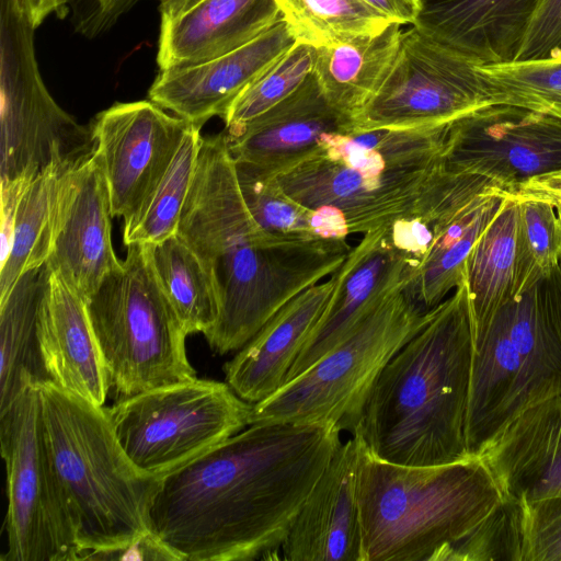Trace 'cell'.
Instances as JSON below:
<instances>
[{
  "instance_id": "obj_36",
  "label": "cell",
  "mask_w": 561,
  "mask_h": 561,
  "mask_svg": "<svg viewBox=\"0 0 561 561\" xmlns=\"http://www.w3.org/2000/svg\"><path fill=\"white\" fill-rule=\"evenodd\" d=\"M494 104H511L561 118V58L480 66Z\"/></svg>"
},
{
  "instance_id": "obj_30",
  "label": "cell",
  "mask_w": 561,
  "mask_h": 561,
  "mask_svg": "<svg viewBox=\"0 0 561 561\" xmlns=\"http://www.w3.org/2000/svg\"><path fill=\"white\" fill-rule=\"evenodd\" d=\"M73 167V165H72ZM71 167L51 165L31 181L16 206L12 240L0 266V299L26 272L48 260L54 229V209L61 174Z\"/></svg>"
},
{
  "instance_id": "obj_6",
  "label": "cell",
  "mask_w": 561,
  "mask_h": 561,
  "mask_svg": "<svg viewBox=\"0 0 561 561\" xmlns=\"http://www.w3.org/2000/svg\"><path fill=\"white\" fill-rule=\"evenodd\" d=\"M355 438L364 561H445L503 497L480 456L405 466L377 458Z\"/></svg>"
},
{
  "instance_id": "obj_15",
  "label": "cell",
  "mask_w": 561,
  "mask_h": 561,
  "mask_svg": "<svg viewBox=\"0 0 561 561\" xmlns=\"http://www.w3.org/2000/svg\"><path fill=\"white\" fill-rule=\"evenodd\" d=\"M192 124L150 100L115 103L90 128L112 216L130 218L168 170Z\"/></svg>"
},
{
  "instance_id": "obj_5",
  "label": "cell",
  "mask_w": 561,
  "mask_h": 561,
  "mask_svg": "<svg viewBox=\"0 0 561 561\" xmlns=\"http://www.w3.org/2000/svg\"><path fill=\"white\" fill-rule=\"evenodd\" d=\"M37 386L48 457L81 560L133 545L151 531L150 510L162 479L129 460L107 409L49 380Z\"/></svg>"
},
{
  "instance_id": "obj_12",
  "label": "cell",
  "mask_w": 561,
  "mask_h": 561,
  "mask_svg": "<svg viewBox=\"0 0 561 561\" xmlns=\"http://www.w3.org/2000/svg\"><path fill=\"white\" fill-rule=\"evenodd\" d=\"M5 463L7 550L2 561L81 560L75 530L44 437L37 382L27 380L0 412Z\"/></svg>"
},
{
  "instance_id": "obj_13",
  "label": "cell",
  "mask_w": 561,
  "mask_h": 561,
  "mask_svg": "<svg viewBox=\"0 0 561 561\" xmlns=\"http://www.w3.org/2000/svg\"><path fill=\"white\" fill-rule=\"evenodd\" d=\"M491 104L480 65L411 27L352 131L445 125Z\"/></svg>"
},
{
  "instance_id": "obj_3",
  "label": "cell",
  "mask_w": 561,
  "mask_h": 561,
  "mask_svg": "<svg viewBox=\"0 0 561 561\" xmlns=\"http://www.w3.org/2000/svg\"><path fill=\"white\" fill-rule=\"evenodd\" d=\"M448 125L327 133L275 175L297 203L334 209L350 234L414 216L448 219L478 195L500 190L484 176L446 168Z\"/></svg>"
},
{
  "instance_id": "obj_26",
  "label": "cell",
  "mask_w": 561,
  "mask_h": 561,
  "mask_svg": "<svg viewBox=\"0 0 561 561\" xmlns=\"http://www.w3.org/2000/svg\"><path fill=\"white\" fill-rule=\"evenodd\" d=\"M391 22L376 34L317 48L313 75L329 105L354 125L387 76L402 31Z\"/></svg>"
},
{
  "instance_id": "obj_33",
  "label": "cell",
  "mask_w": 561,
  "mask_h": 561,
  "mask_svg": "<svg viewBox=\"0 0 561 561\" xmlns=\"http://www.w3.org/2000/svg\"><path fill=\"white\" fill-rule=\"evenodd\" d=\"M296 42L314 48L376 34L391 22L360 0H275Z\"/></svg>"
},
{
  "instance_id": "obj_20",
  "label": "cell",
  "mask_w": 561,
  "mask_h": 561,
  "mask_svg": "<svg viewBox=\"0 0 561 561\" xmlns=\"http://www.w3.org/2000/svg\"><path fill=\"white\" fill-rule=\"evenodd\" d=\"M38 347L49 381L103 407L111 382L87 302L51 270L39 307Z\"/></svg>"
},
{
  "instance_id": "obj_34",
  "label": "cell",
  "mask_w": 561,
  "mask_h": 561,
  "mask_svg": "<svg viewBox=\"0 0 561 561\" xmlns=\"http://www.w3.org/2000/svg\"><path fill=\"white\" fill-rule=\"evenodd\" d=\"M234 164L242 197L261 228L284 238H325L321 214L289 197L275 174L243 162Z\"/></svg>"
},
{
  "instance_id": "obj_42",
  "label": "cell",
  "mask_w": 561,
  "mask_h": 561,
  "mask_svg": "<svg viewBox=\"0 0 561 561\" xmlns=\"http://www.w3.org/2000/svg\"><path fill=\"white\" fill-rule=\"evenodd\" d=\"M506 197L515 201H542L561 205V170L531 176L513 184L503 191Z\"/></svg>"
},
{
  "instance_id": "obj_39",
  "label": "cell",
  "mask_w": 561,
  "mask_h": 561,
  "mask_svg": "<svg viewBox=\"0 0 561 561\" xmlns=\"http://www.w3.org/2000/svg\"><path fill=\"white\" fill-rule=\"evenodd\" d=\"M524 561H561V496L525 504Z\"/></svg>"
},
{
  "instance_id": "obj_4",
  "label": "cell",
  "mask_w": 561,
  "mask_h": 561,
  "mask_svg": "<svg viewBox=\"0 0 561 561\" xmlns=\"http://www.w3.org/2000/svg\"><path fill=\"white\" fill-rule=\"evenodd\" d=\"M473 335L463 280L385 365L347 431L405 466L465 460Z\"/></svg>"
},
{
  "instance_id": "obj_8",
  "label": "cell",
  "mask_w": 561,
  "mask_h": 561,
  "mask_svg": "<svg viewBox=\"0 0 561 561\" xmlns=\"http://www.w3.org/2000/svg\"><path fill=\"white\" fill-rule=\"evenodd\" d=\"M85 302L111 387L121 398L196 378L187 333L160 287L150 244L128 245L125 260Z\"/></svg>"
},
{
  "instance_id": "obj_1",
  "label": "cell",
  "mask_w": 561,
  "mask_h": 561,
  "mask_svg": "<svg viewBox=\"0 0 561 561\" xmlns=\"http://www.w3.org/2000/svg\"><path fill=\"white\" fill-rule=\"evenodd\" d=\"M334 425L255 423L161 480L151 531L181 561L267 559L341 445Z\"/></svg>"
},
{
  "instance_id": "obj_17",
  "label": "cell",
  "mask_w": 561,
  "mask_h": 561,
  "mask_svg": "<svg viewBox=\"0 0 561 561\" xmlns=\"http://www.w3.org/2000/svg\"><path fill=\"white\" fill-rule=\"evenodd\" d=\"M414 268L415 265L393 245L389 226L363 234L333 273L332 295L286 382L348 337L390 291L409 282Z\"/></svg>"
},
{
  "instance_id": "obj_41",
  "label": "cell",
  "mask_w": 561,
  "mask_h": 561,
  "mask_svg": "<svg viewBox=\"0 0 561 561\" xmlns=\"http://www.w3.org/2000/svg\"><path fill=\"white\" fill-rule=\"evenodd\" d=\"M454 218L433 219L427 217L402 218L389 226L391 241L397 250L415 267L426 256L443 228Z\"/></svg>"
},
{
  "instance_id": "obj_44",
  "label": "cell",
  "mask_w": 561,
  "mask_h": 561,
  "mask_svg": "<svg viewBox=\"0 0 561 561\" xmlns=\"http://www.w3.org/2000/svg\"><path fill=\"white\" fill-rule=\"evenodd\" d=\"M390 22L413 24L420 11L419 0H360Z\"/></svg>"
},
{
  "instance_id": "obj_45",
  "label": "cell",
  "mask_w": 561,
  "mask_h": 561,
  "mask_svg": "<svg viewBox=\"0 0 561 561\" xmlns=\"http://www.w3.org/2000/svg\"><path fill=\"white\" fill-rule=\"evenodd\" d=\"M95 10L83 27L92 31L104 30L138 0H93Z\"/></svg>"
},
{
  "instance_id": "obj_24",
  "label": "cell",
  "mask_w": 561,
  "mask_h": 561,
  "mask_svg": "<svg viewBox=\"0 0 561 561\" xmlns=\"http://www.w3.org/2000/svg\"><path fill=\"white\" fill-rule=\"evenodd\" d=\"M335 278L302 290L279 309L224 365L226 382L244 401L255 404L282 388L309 333L332 295Z\"/></svg>"
},
{
  "instance_id": "obj_23",
  "label": "cell",
  "mask_w": 561,
  "mask_h": 561,
  "mask_svg": "<svg viewBox=\"0 0 561 561\" xmlns=\"http://www.w3.org/2000/svg\"><path fill=\"white\" fill-rule=\"evenodd\" d=\"M541 0H419L413 27L480 66L516 61Z\"/></svg>"
},
{
  "instance_id": "obj_11",
  "label": "cell",
  "mask_w": 561,
  "mask_h": 561,
  "mask_svg": "<svg viewBox=\"0 0 561 561\" xmlns=\"http://www.w3.org/2000/svg\"><path fill=\"white\" fill-rule=\"evenodd\" d=\"M34 30L23 0H1V182L34 180L51 165L72 167L95 150L91 128L47 91Z\"/></svg>"
},
{
  "instance_id": "obj_19",
  "label": "cell",
  "mask_w": 561,
  "mask_h": 561,
  "mask_svg": "<svg viewBox=\"0 0 561 561\" xmlns=\"http://www.w3.org/2000/svg\"><path fill=\"white\" fill-rule=\"evenodd\" d=\"M357 440L341 443L291 523L289 561H364L356 491Z\"/></svg>"
},
{
  "instance_id": "obj_46",
  "label": "cell",
  "mask_w": 561,
  "mask_h": 561,
  "mask_svg": "<svg viewBox=\"0 0 561 561\" xmlns=\"http://www.w3.org/2000/svg\"><path fill=\"white\" fill-rule=\"evenodd\" d=\"M71 0H23L28 20L38 27L50 14H59Z\"/></svg>"
},
{
  "instance_id": "obj_38",
  "label": "cell",
  "mask_w": 561,
  "mask_h": 561,
  "mask_svg": "<svg viewBox=\"0 0 561 561\" xmlns=\"http://www.w3.org/2000/svg\"><path fill=\"white\" fill-rule=\"evenodd\" d=\"M525 504L508 497L501 502L448 551L445 561H524Z\"/></svg>"
},
{
  "instance_id": "obj_40",
  "label": "cell",
  "mask_w": 561,
  "mask_h": 561,
  "mask_svg": "<svg viewBox=\"0 0 561 561\" xmlns=\"http://www.w3.org/2000/svg\"><path fill=\"white\" fill-rule=\"evenodd\" d=\"M559 58H561V0H541L516 61Z\"/></svg>"
},
{
  "instance_id": "obj_2",
  "label": "cell",
  "mask_w": 561,
  "mask_h": 561,
  "mask_svg": "<svg viewBox=\"0 0 561 561\" xmlns=\"http://www.w3.org/2000/svg\"><path fill=\"white\" fill-rule=\"evenodd\" d=\"M175 234L213 279L218 318L204 336L219 355L239 351L289 300L332 275L352 248L347 239L284 238L261 228L222 133L203 137Z\"/></svg>"
},
{
  "instance_id": "obj_43",
  "label": "cell",
  "mask_w": 561,
  "mask_h": 561,
  "mask_svg": "<svg viewBox=\"0 0 561 561\" xmlns=\"http://www.w3.org/2000/svg\"><path fill=\"white\" fill-rule=\"evenodd\" d=\"M88 560H172L181 561L152 531L140 537L133 545L115 551L92 554Z\"/></svg>"
},
{
  "instance_id": "obj_47",
  "label": "cell",
  "mask_w": 561,
  "mask_h": 561,
  "mask_svg": "<svg viewBox=\"0 0 561 561\" xmlns=\"http://www.w3.org/2000/svg\"><path fill=\"white\" fill-rule=\"evenodd\" d=\"M202 0H159L161 20L176 18L195 7Z\"/></svg>"
},
{
  "instance_id": "obj_35",
  "label": "cell",
  "mask_w": 561,
  "mask_h": 561,
  "mask_svg": "<svg viewBox=\"0 0 561 561\" xmlns=\"http://www.w3.org/2000/svg\"><path fill=\"white\" fill-rule=\"evenodd\" d=\"M560 257L561 220L557 206L542 201H519L513 299L557 267Z\"/></svg>"
},
{
  "instance_id": "obj_9",
  "label": "cell",
  "mask_w": 561,
  "mask_h": 561,
  "mask_svg": "<svg viewBox=\"0 0 561 561\" xmlns=\"http://www.w3.org/2000/svg\"><path fill=\"white\" fill-rule=\"evenodd\" d=\"M408 283L390 291L348 337L307 370L253 404L250 424L348 430L381 369L430 318L431 310L413 299Z\"/></svg>"
},
{
  "instance_id": "obj_29",
  "label": "cell",
  "mask_w": 561,
  "mask_h": 561,
  "mask_svg": "<svg viewBox=\"0 0 561 561\" xmlns=\"http://www.w3.org/2000/svg\"><path fill=\"white\" fill-rule=\"evenodd\" d=\"M505 196L495 190L478 195L443 228L407 284L426 310L439 305L465 280V265L474 243L500 210Z\"/></svg>"
},
{
  "instance_id": "obj_32",
  "label": "cell",
  "mask_w": 561,
  "mask_h": 561,
  "mask_svg": "<svg viewBox=\"0 0 561 561\" xmlns=\"http://www.w3.org/2000/svg\"><path fill=\"white\" fill-rule=\"evenodd\" d=\"M201 126L186 130L168 170L136 213L124 221L123 241L157 244L176 233L203 140Z\"/></svg>"
},
{
  "instance_id": "obj_49",
  "label": "cell",
  "mask_w": 561,
  "mask_h": 561,
  "mask_svg": "<svg viewBox=\"0 0 561 561\" xmlns=\"http://www.w3.org/2000/svg\"><path fill=\"white\" fill-rule=\"evenodd\" d=\"M560 267H561V257H560V263H559Z\"/></svg>"
},
{
  "instance_id": "obj_37",
  "label": "cell",
  "mask_w": 561,
  "mask_h": 561,
  "mask_svg": "<svg viewBox=\"0 0 561 561\" xmlns=\"http://www.w3.org/2000/svg\"><path fill=\"white\" fill-rule=\"evenodd\" d=\"M316 56L317 48L296 42L234 99L225 127L243 125L293 94L313 72Z\"/></svg>"
},
{
  "instance_id": "obj_7",
  "label": "cell",
  "mask_w": 561,
  "mask_h": 561,
  "mask_svg": "<svg viewBox=\"0 0 561 561\" xmlns=\"http://www.w3.org/2000/svg\"><path fill=\"white\" fill-rule=\"evenodd\" d=\"M561 394V267L503 306L473 345L466 440L480 456L526 409Z\"/></svg>"
},
{
  "instance_id": "obj_16",
  "label": "cell",
  "mask_w": 561,
  "mask_h": 561,
  "mask_svg": "<svg viewBox=\"0 0 561 561\" xmlns=\"http://www.w3.org/2000/svg\"><path fill=\"white\" fill-rule=\"evenodd\" d=\"M111 216L107 182L94 150L59 179L47 260L85 301L121 262L112 244Z\"/></svg>"
},
{
  "instance_id": "obj_31",
  "label": "cell",
  "mask_w": 561,
  "mask_h": 561,
  "mask_svg": "<svg viewBox=\"0 0 561 561\" xmlns=\"http://www.w3.org/2000/svg\"><path fill=\"white\" fill-rule=\"evenodd\" d=\"M160 287L188 334L208 333L218 318L213 279L198 256L176 236L150 244Z\"/></svg>"
},
{
  "instance_id": "obj_25",
  "label": "cell",
  "mask_w": 561,
  "mask_h": 561,
  "mask_svg": "<svg viewBox=\"0 0 561 561\" xmlns=\"http://www.w3.org/2000/svg\"><path fill=\"white\" fill-rule=\"evenodd\" d=\"M279 18L275 0H202L161 20L157 62L168 70L214 59L253 41Z\"/></svg>"
},
{
  "instance_id": "obj_21",
  "label": "cell",
  "mask_w": 561,
  "mask_h": 561,
  "mask_svg": "<svg viewBox=\"0 0 561 561\" xmlns=\"http://www.w3.org/2000/svg\"><path fill=\"white\" fill-rule=\"evenodd\" d=\"M480 457L504 497L528 504L561 496V394L518 414Z\"/></svg>"
},
{
  "instance_id": "obj_22",
  "label": "cell",
  "mask_w": 561,
  "mask_h": 561,
  "mask_svg": "<svg viewBox=\"0 0 561 561\" xmlns=\"http://www.w3.org/2000/svg\"><path fill=\"white\" fill-rule=\"evenodd\" d=\"M352 131V125L324 99L313 72L288 98L261 116L225 127L234 161L278 173L313 149L322 135Z\"/></svg>"
},
{
  "instance_id": "obj_10",
  "label": "cell",
  "mask_w": 561,
  "mask_h": 561,
  "mask_svg": "<svg viewBox=\"0 0 561 561\" xmlns=\"http://www.w3.org/2000/svg\"><path fill=\"white\" fill-rule=\"evenodd\" d=\"M252 408L227 382L196 377L121 398L107 412L129 460L162 479L249 426Z\"/></svg>"
},
{
  "instance_id": "obj_18",
  "label": "cell",
  "mask_w": 561,
  "mask_h": 561,
  "mask_svg": "<svg viewBox=\"0 0 561 561\" xmlns=\"http://www.w3.org/2000/svg\"><path fill=\"white\" fill-rule=\"evenodd\" d=\"M295 43L280 16L256 38L230 53L160 70L149 89V100L202 127L214 116L222 118L234 99Z\"/></svg>"
},
{
  "instance_id": "obj_14",
  "label": "cell",
  "mask_w": 561,
  "mask_h": 561,
  "mask_svg": "<svg viewBox=\"0 0 561 561\" xmlns=\"http://www.w3.org/2000/svg\"><path fill=\"white\" fill-rule=\"evenodd\" d=\"M443 158L455 173L506 187L561 170V118L511 104H491L449 123Z\"/></svg>"
},
{
  "instance_id": "obj_27",
  "label": "cell",
  "mask_w": 561,
  "mask_h": 561,
  "mask_svg": "<svg viewBox=\"0 0 561 561\" xmlns=\"http://www.w3.org/2000/svg\"><path fill=\"white\" fill-rule=\"evenodd\" d=\"M49 274L46 262L24 273L0 299V412L27 380H48L38 347V313Z\"/></svg>"
},
{
  "instance_id": "obj_28",
  "label": "cell",
  "mask_w": 561,
  "mask_h": 561,
  "mask_svg": "<svg viewBox=\"0 0 561 561\" xmlns=\"http://www.w3.org/2000/svg\"><path fill=\"white\" fill-rule=\"evenodd\" d=\"M517 221L518 202L505 196L466 261L473 345L482 339L496 312L514 298Z\"/></svg>"
},
{
  "instance_id": "obj_48",
  "label": "cell",
  "mask_w": 561,
  "mask_h": 561,
  "mask_svg": "<svg viewBox=\"0 0 561 561\" xmlns=\"http://www.w3.org/2000/svg\"><path fill=\"white\" fill-rule=\"evenodd\" d=\"M557 208H558V214H559V217H560V220H561V205H558Z\"/></svg>"
}]
</instances>
